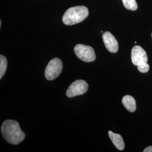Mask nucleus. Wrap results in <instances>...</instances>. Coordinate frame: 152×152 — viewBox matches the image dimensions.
<instances>
[{
	"label": "nucleus",
	"mask_w": 152,
	"mask_h": 152,
	"mask_svg": "<svg viewBox=\"0 0 152 152\" xmlns=\"http://www.w3.org/2000/svg\"><path fill=\"white\" fill-rule=\"evenodd\" d=\"M76 56L82 61L91 62L96 59V54L92 47L82 44H78L75 47Z\"/></svg>",
	"instance_id": "obj_4"
},
{
	"label": "nucleus",
	"mask_w": 152,
	"mask_h": 152,
	"mask_svg": "<svg viewBox=\"0 0 152 152\" xmlns=\"http://www.w3.org/2000/svg\"><path fill=\"white\" fill-rule=\"evenodd\" d=\"M137 66L138 71L141 73H145L148 72L149 70V65L147 63L141 64L140 65H138Z\"/></svg>",
	"instance_id": "obj_12"
},
{
	"label": "nucleus",
	"mask_w": 152,
	"mask_h": 152,
	"mask_svg": "<svg viewBox=\"0 0 152 152\" xmlns=\"http://www.w3.org/2000/svg\"><path fill=\"white\" fill-rule=\"evenodd\" d=\"M144 152H152V146H149L146 148L144 151Z\"/></svg>",
	"instance_id": "obj_13"
},
{
	"label": "nucleus",
	"mask_w": 152,
	"mask_h": 152,
	"mask_svg": "<svg viewBox=\"0 0 152 152\" xmlns=\"http://www.w3.org/2000/svg\"><path fill=\"white\" fill-rule=\"evenodd\" d=\"M1 133L9 143L17 145L26 137L24 132L21 130L19 123L14 120H6L1 126Z\"/></svg>",
	"instance_id": "obj_1"
},
{
	"label": "nucleus",
	"mask_w": 152,
	"mask_h": 152,
	"mask_svg": "<svg viewBox=\"0 0 152 152\" xmlns=\"http://www.w3.org/2000/svg\"><path fill=\"white\" fill-rule=\"evenodd\" d=\"M7 66V59L5 56L1 55H0V79L5 73L6 69Z\"/></svg>",
	"instance_id": "obj_10"
},
{
	"label": "nucleus",
	"mask_w": 152,
	"mask_h": 152,
	"mask_svg": "<svg viewBox=\"0 0 152 152\" xmlns=\"http://www.w3.org/2000/svg\"><path fill=\"white\" fill-rule=\"evenodd\" d=\"M104 43L107 49L112 53H115L118 50V44L114 36L109 32L103 34Z\"/></svg>",
	"instance_id": "obj_7"
},
{
	"label": "nucleus",
	"mask_w": 152,
	"mask_h": 152,
	"mask_svg": "<svg viewBox=\"0 0 152 152\" xmlns=\"http://www.w3.org/2000/svg\"><path fill=\"white\" fill-rule=\"evenodd\" d=\"M108 135L115 147L118 150L122 151L125 148V143L122 137L120 134H115L111 131L108 132Z\"/></svg>",
	"instance_id": "obj_8"
},
{
	"label": "nucleus",
	"mask_w": 152,
	"mask_h": 152,
	"mask_svg": "<svg viewBox=\"0 0 152 152\" xmlns=\"http://www.w3.org/2000/svg\"><path fill=\"white\" fill-rule=\"evenodd\" d=\"M122 2L125 8L128 10L135 11L137 9L136 0H122Z\"/></svg>",
	"instance_id": "obj_11"
},
{
	"label": "nucleus",
	"mask_w": 152,
	"mask_h": 152,
	"mask_svg": "<svg viewBox=\"0 0 152 152\" xmlns=\"http://www.w3.org/2000/svg\"><path fill=\"white\" fill-rule=\"evenodd\" d=\"M63 69V63L59 58H54L49 61L45 71V76L48 80H53L60 75Z\"/></svg>",
	"instance_id": "obj_3"
},
{
	"label": "nucleus",
	"mask_w": 152,
	"mask_h": 152,
	"mask_svg": "<svg viewBox=\"0 0 152 152\" xmlns=\"http://www.w3.org/2000/svg\"></svg>",
	"instance_id": "obj_14"
},
{
	"label": "nucleus",
	"mask_w": 152,
	"mask_h": 152,
	"mask_svg": "<svg viewBox=\"0 0 152 152\" xmlns=\"http://www.w3.org/2000/svg\"><path fill=\"white\" fill-rule=\"evenodd\" d=\"M88 85L84 80H78L73 82L66 90V95L68 98L81 95L87 92Z\"/></svg>",
	"instance_id": "obj_5"
},
{
	"label": "nucleus",
	"mask_w": 152,
	"mask_h": 152,
	"mask_svg": "<svg viewBox=\"0 0 152 152\" xmlns=\"http://www.w3.org/2000/svg\"><path fill=\"white\" fill-rule=\"evenodd\" d=\"M148 56L145 51L140 46H135L131 51V60L134 65L138 66L147 63Z\"/></svg>",
	"instance_id": "obj_6"
},
{
	"label": "nucleus",
	"mask_w": 152,
	"mask_h": 152,
	"mask_svg": "<svg viewBox=\"0 0 152 152\" xmlns=\"http://www.w3.org/2000/svg\"><path fill=\"white\" fill-rule=\"evenodd\" d=\"M88 9L84 6H77L69 8L64 14L62 21L67 26H72L83 22L88 16Z\"/></svg>",
	"instance_id": "obj_2"
},
{
	"label": "nucleus",
	"mask_w": 152,
	"mask_h": 152,
	"mask_svg": "<svg viewBox=\"0 0 152 152\" xmlns=\"http://www.w3.org/2000/svg\"><path fill=\"white\" fill-rule=\"evenodd\" d=\"M122 104L128 111L130 112H134L136 110V101L132 96H125L122 98Z\"/></svg>",
	"instance_id": "obj_9"
}]
</instances>
